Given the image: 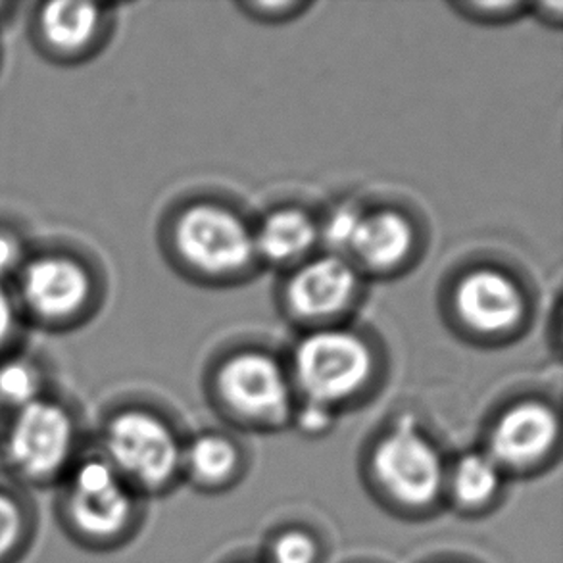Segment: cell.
<instances>
[{"mask_svg": "<svg viewBox=\"0 0 563 563\" xmlns=\"http://www.w3.org/2000/svg\"><path fill=\"white\" fill-rule=\"evenodd\" d=\"M164 246L177 272L200 287H239L260 269L252 218L212 195L187 198L169 213Z\"/></svg>", "mask_w": 563, "mask_h": 563, "instance_id": "1", "label": "cell"}, {"mask_svg": "<svg viewBox=\"0 0 563 563\" xmlns=\"http://www.w3.org/2000/svg\"><path fill=\"white\" fill-rule=\"evenodd\" d=\"M285 362L297 402L335 413L372 395L388 369L379 339L352 323L300 333Z\"/></svg>", "mask_w": 563, "mask_h": 563, "instance_id": "2", "label": "cell"}, {"mask_svg": "<svg viewBox=\"0 0 563 563\" xmlns=\"http://www.w3.org/2000/svg\"><path fill=\"white\" fill-rule=\"evenodd\" d=\"M442 312L460 339L498 349L516 343L531 328L533 292L514 267L477 260L450 277L442 292Z\"/></svg>", "mask_w": 563, "mask_h": 563, "instance_id": "3", "label": "cell"}, {"mask_svg": "<svg viewBox=\"0 0 563 563\" xmlns=\"http://www.w3.org/2000/svg\"><path fill=\"white\" fill-rule=\"evenodd\" d=\"M206 387L213 406L239 426L279 429L292 421L297 408L287 362L256 344L229 349L213 360Z\"/></svg>", "mask_w": 563, "mask_h": 563, "instance_id": "4", "label": "cell"}, {"mask_svg": "<svg viewBox=\"0 0 563 563\" xmlns=\"http://www.w3.org/2000/svg\"><path fill=\"white\" fill-rule=\"evenodd\" d=\"M367 279L349 260L320 252L282 275L277 306L300 333L349 325L366 298Z\"/></svg>", "mask_w": 563, "mask_h": 563, "instance_id": "5", "label": "cell"}, {"mask_svg": "<svg viewBox=\"0 0 563 563\" xmlns=\"http://www.w3.org/2000/svg\"><path fill=\"white\" fill-rule=\"evenodd\" d=\"M426 252V228L416 213L395 202H360L343 258L372 279H396L413 269Z\"/></svg>", "mask_w": 563, "mask_h": 563, "instance_id": "6", "label": "cell"}, {"mask_svg": "<svg viewBox=\"0 0 563 563\" xmlns=\"http://www.w3.org/2000/svg\"><path fill=\"white\" fill-rule=\"evenodd\" d=\"M104 452L130 487L146 490L166 487L184 465V446L174 427L145 408L118 411L108 421Z\"/></svg>", "mask_w": 563, "mask_h": 563, "instance_id": "7", "label": "cell"}, {"mask_svg": "<svg viewBox=\"0 0 563 563\" xmlns=\"http://www.w3.org/2000/svg\"><path fill=\"white\" fill-rule=\"evenodd\" d=\"M372 470L380 488L408 508L431 506L446 479L441 452L411 418L398 419L380 434Z\"/></svg>", "mask_w": 563, "mask_h": 563, "instance_id": "8", "label": "cell"}, {"mask_svg": "<svg viewBox=\"0 0 563 563\" xmlns=\"http://www.w3.org/2000/svg\"><path fill=\"white\" fill-rule=\"evenodd\" d=\"M76 446V427L60 404L38 398L14 411L4 433V456L20 477L35 483L54 479L68 467Z\"/></svg>", "mask_w": 563, "mask_h": 563, "instance_id": "9", "label": "cell"}, {"mask_svg": "<svg viewBox=\"0 0 563 563\" xmlns=\"http://www.w3.org/2000/svg\"><path fill=\"white\" fill-rule=\"evenodd\" d=\"M64 510L85 541L108 542L128 531L135 504L122 475L104 457H91L69 475Z\"/></svg>", "mask_w": 563, "mask_h": 563, "instance_id": "10", "label": "cell"}, {"mask_svg": "<svg viewBox=\"0 0 563 563\" xmlns=\"http://www.w3.org/2000/svg\"><path fill=\"white\" fill-rule=\"evenodd\" d=\"M562 423L556 408L541 396L508 404L488 431V456L500 470H531L556 450Z\"/></svg>", "mask_w": 563, "mask_h": 563, "instance_id": "11", "label": "cell"}, {"mask_svg": "<svg viewBox=\"0 0 563 563\" xmlns=\"http://www.w3.org/2000/svg\"><path fill=\"white\" fill-rule=\"evenodd\" d=\"M20 292L35 318L58 323L74 318L91 300L92 279L77 260L41 256L23 267Z\"/></svg>", "mask_w": 563, "mask_h": 563, "instance_id": "12", "label": "cell"}, {"mask_svg": "<svg viewBox=\"0 0 563 563\" xmlns=\"http://www.w3.org/2000/svg\"><path fill=\"white\" fill-rule=\"evenodd\" d=\"M260 267L287 274L321 252L320 216L300 205H277L252 220Z\"/></svg>", "mask_w": 563, "mask_h": 563, "instance_id": "13", "label": "cell"}, {"mask_svg": "<svg viewBox=\"0 0 563 563\" xmlns=\"http://www.w3.org/2000/svg\"><path fill=\"white\" fill-rule=\"evenodd\" d=\"M104 23L102 8L92 2L58 0L38 12V33L58 53H79L99 37Z\"/></svg>", "mask_w": 563, "mask_h": 563, "instance_id": "14", "label": "cell"}, {"mask_svg": "<svg viewBox=\"0 0 563 563\" xmlns=\"http://www.w3.org/2000/svg\"><path fill=\"white\" fill-rule=\"evenodd\" d=\"M503 470L487 452H473L460 457L450 475V487L457 504L470 510L487 506L500 490Z\"/></svg>", "mask_w": 563, "mask_h": 563, "instance_id": "15", "label": "cell"}, {"mask_svg": "<svg viewBox=\"0 0 563 563\" xmlns=\"http://www.w3.org/2000/svg\"><path fill=\"white\" fill-rule=\"evenodd\" d=\"M241 464L235 442L220 433H205L184 449V465L202 483H223L233 477Z\"/></svg>", "mask_w": 563, "mask_h": 563, "instance_id": "16", "label": "cell"}, {"mask_svg": "<svg viewBox=\"0 0 563 563\" xmlns=\"http://www.w3.org/2000/svg\"><path fill=\"white\" fill-rule=\"evenodd\" d=\"M41 375L37 367L25 360H10L0 366V402L20 410L41 396Z\"/></svg>", "mask_w": 563, "mask_h": 563, "instance_id": "17", "label": "cell"}, {"mask_svg": "<svg viewBox=\"0 0 563 563\" xmlns=\"http://www.w3.org/2000/svg\"><path fill=\"white\" fill-rule=\"evenodd\" d=\"M450 10L465 22L481 27H504L527 18L529 2L523 0H503V2H477L462 0L450 2Z\"/></svg>", "mask_w": 563, "mask_h": 563, "instance_id": "18", "label": "cell"}, {"mask_svg": "<svg viewBox=\"0 0 563 563\" xmlns=\"http://www.w3.org/2000/svg\"><path fill=\"white\" fill-rule=\"evenodd\" d=\"M233 7L243 18L260 25H287L305 18L316 4L306 0H241Z\"/></svg>", "mask_w": 563, "mask_h": 563, "instance_id": "19", "label": "cell"}, {"mask_svg": "<svg viewBox=\"0 0 563 563\" xmlns=\"http://www.w3.org/2000/svg\"><path fill=\"white\" fill-rule=\"evenodd\" d=\"M25 533V518L14 496L0 490V563L20 549Z\"/></svg>", "mask_w": 563, "mask_h": 563, "instance_id": "20", "label": "cell"}, {"mask_svg": "<svg viewBox=\"0 0 563 563\" xmlns=\"http://www.w3.org/2000/svg\"><path fill=\"white\" fill-rule=\"evenodd\" d=\"M318 547L310 534L289 531L274 542L272 563H316Z\"/></svg>", "mask_w": 563, "mask_h": 563, "instance_id": "21", "label": "cell"}, {"mask_svg": "<svg viewBox=\"0 0 563 563\" xmlns=\"http://www.w3.org/2000/svg\"><path fill=\"white\" fill-rule=\"evenodd\" d=\"M335 416V411L321 408L316 404L297 402V408L292 413V423H297L305 433L320 434L333 426Z\"/></svg>", "mask_w": 563, "mask_h": 563, "instance_id": "22", "label": "cell"}, {"mask_svg": "<svg viewBox=\"0 0 563 563\" xmlns=\"http://www.w3.org/2000/svg\"><path fill=\"white\" fill-rule=\"evenodd\" d=\"M527 18H533L534 22L541 23L542 27L562 30L563 4L562 2H529Z\"/></svg>", "mask_w": 563, "mask_h": 563, "instance_id": "23", "label": "cell"}, {"mask_svg": "<svg viewBox=\"0 0 563 563\" xmlns=\"http://www.w3.org/2000/svg\"><path fill=\"white\" fill-rule=\"evenodd\" d=\"M22 260V244L10 233L0 231V277L14 272Z\"/></svg>", "mask_w": 563, "mask_h": 563, "instance_id": "24", "label": "cell"}, {"mask_svg": "<svg viewBox=\"0 0 563 563\" xmlns=\"http://www.w3.org/2000/svg\"><path fill=\"white\" fill-rule=\"evenodd\" d=\"M15 312L12 300L7 290L0 285V349L8 343V339L14 333Z\"/></svg>", "mask_w": 563, "mask_h": 563, "instance_id": "25", "label": "cell"}, {"mask_svg": "<svg viewBox=\"0 0 563 563\" xmlns=\"http://www.w3.org/2000/svg\"><path fill=\"white\" fill-rule=\"evenodd\" d=\"M4 8H7L4 4H0V10H4Z\"/></svg>", "mask_w": 563, "mask_h": 563, "instance_id": "26", "label": "cell"}]
</instances>
